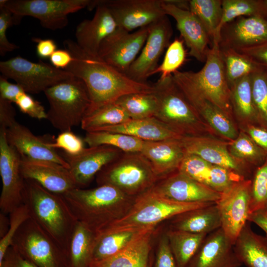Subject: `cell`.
<instances>
[{"label": "cell", "mask_w": 267, "mask_h": 267, "mask_svg": "<svg viewBox=\"0 0 267 267\" xmlns=\"http://www.w3.org/2000/svg\"><path fill=\"white\" fill-rule=\"evenodd\" d=\"M20 161L19 154L8 143L4 129L0 128V208L5 214H9L23 204L24 179L20 171Z\"/></svg>", "instance_id": "5bb4252c"}, {"label": "cell", "mask_w": 267, "mask_h": 267, "mask_svg": "<svg viewBox=\"0 0 267 267\" xmlns=\"http://www.w3.org/2000/svg\"><path fill=\"white\" fill-rule=\"evenodd\" d=\"M180 141L186 153L196 155L211 164L227 168L244 178L249 172L243 163L230 154L229 142L200 135L183 136Z\"/></svg>", "instance_id": "d4e9b609"}, {"label": "cell", "mask_w": 267, "mask_h": 267, "mask_svg": "<svg viewBox=\"0 0 267 267\" xmlns=\"http://www.w3.org/2000/svg\"><path fill=\"white\" fill-rule=\"evenodd\" d=\"M189 10L203 25L212 45L222 17V0H189Z\"/></svg>", "instance_id": "8d00e7d4"}, {"label": "cell", "mask_w": 267, "mask_h": 267, "mask_svg": "<svg viewBox=\"0 0 267 267\" xmlns=\"http://www.w3.org/2000/svg\"><path fill=\"white\" fill-rule=\"evenodd\" d=\"M152 267H178L165 232L159 239Z\"/></svg>", "instance_id": "816d5d0a"}, {"label": "cell", "mask_w": 267, "mask_h": 267, "mask_svg": "<svg viewBox=\"0 0 267 267\" xmlns=\"http://www.w3.org/2000/svg\"><path fill=\"white\" fill-rule=\"evenodd\" d=\"M212 165L196 155L186 153L178 171L208 186Z\"/></svg>", "instance_id": "bcb514c9"}, {"label": "cell", "mask_w": 267, "mask_h": 267, "mask_svg": "<svg viewBox=\"0 0 267 267\" xmlns=\"http://www.w3.org/2000/svg\"><path fill=\"white\" fill-rule=\"evenodd\" d=\"M78 221L96 231L125 215L136 198L110 184L77 187L61 195Z\"/></svg>", "instance_id": "3957f363"}, {"label": "cell", "mask_w": 267, "mask_h": 267, "mask_svg": "<svg viewBox=\"0 0 267 267\" xmlns=\"http://www.w3.org/2000/svg\"><path fill=\"white\" fill-rule=\"evenodd\" d=\"M254 104L261 125L267 127V68L259 65L250 75Z\"/></svg>", "instance_id": "7bdbcfd3"}, {"label": "cell", "mask_w": 267, "mask_h": 267, "mask_svg": "<svg viewBox=\"0 0 267 267\" xmlns=\"http://www.w3.org/2000/svg\"><path fill=\"white\" fill-rule=\"evenodd\" d=\"M157 100L154 118L183 136L199 135L201 117L176 84L172 75L152 84Z\"/></svg>", "instance_id": "5b68a950"}, {"label": "cell", "mask_w": 267, "mask_h": 267, "mask_svg": "<svg viewBox=\"0 0 267 267\" xmlns=\"http://www.w3.org/2000/svg\"><path fill=\"white\" fill-rule=\"evenodd\" d=\"M92 0H0V7L5 6L14 14L38 19L47 29L64 28L68 24V15L89 7Z\"/></svg>", "instance_id": "8fae6325"}, {"label": "cell", "mask_w": 267, "mask_h": 267, "mask_svg": "<svg viewBox=\"0 0 267 267\" xmlns=\"http://www.w3.org/2000/svg\"><path fill=\"white\" fill-rule=\"evenodd\" d=\"M65 49L73 57L65 70L85 84L90 105L86 116L99 108L115 102L121 96L133 93H151L153 85L134 81L109 65L98 55L86 53L76 42L67 39Z\"/></svg>", "instance_id": "6da1fadb"}, {"label": "cell", "mask_w": 267, "mask_h": 267, "mask_svg": "<svg viewBox=\"0 0 267 267\" xmlns=\"http://www.w3.org/2000/svg\"><path fill=\"white\" fill-rule=\"evenodd\" d=\"M267 43V20L260 16H242L228 22L220 33V48L236 51Z\"/></svg>", "instance_id": "ac0fdd59"}, {"label": "cell", "mask_w": 267, "mask_h": 267, "mask_svg": "<svg viewBox=\"0 0 267 267\" xmlns=\"http://www.w3.org/2000/svg\"><path fill=\"white\" fill-rule=\"evenodd\" d=\"M109 10L117 27L131 32L167 15L162 0H99Z\"/></svg>", "instance_id": "2e32d148"}, {"label": "cell", "mask_w": 267, "mask_h": 267, "mask_svg": "<svg viewBox=\"0 0 267 267\" xmlns=\"http://www.w3.org/2000/svg\"><path fill=\"white\" fill-rule=\"evenodd\" d=\"M181 90L196 92L213 103L230 117L233 114L230 89L227 83L219 43L209 49L203 68L199 71H177L172 75Z\"/></svg>", "instance_id": "277c9868"}, {"label": "cell", "mask_w": 267, "mask_h": 267, "mask_svg": "<svg viewBox=\"0 0 267 267\" xmlns=\"http://www.w3.org/2000/svg\"><path fill=\"white\" fill-rule=\"evenodd\" d=\"M233 112L246 125H261L252 97L250 75L235 82L230 88Z\"/></svg>", "instance_id": "836d02e7"}, {"label": "cell", "mask_w": 267, "mask_h": 267, "mask_svg": "<svg viewBox=\"0 0 267 267\" xmlns=\"http://www.w3.org/2000/svg\"><path fill=\"white\" fill-rule=\"evenodd\" d=\"M251 179V214L267 212V158L262 165L256 168Z\"/></svg>", "instance_id": "ee69618b"}, {"label": "cell", "mask_w": 267, "mask_h": 267, "mask_svg": "<svg viewBox=\"0 0 267 267\" xmlns=\"http://www.w3.org/2000/svg\"><path fill=\"white\" fill-rule=\"evenodd\" d=\"M149 26L133 33L117 27L102 42L98 56L118 71L127 75L146 42Z\"/></svg>", "instance_id": "4fadbf2b"}, {"label": "cell", "mask_w": 267, "mask_h": 267, "mask_svg": "<svg viewBox=\"0 0 267 267\" xmlns=\"http://www.w3.org/2000/svg\"><path fill=\"white\" fill-rule=\"evenodd\" d=\"M235 252L247 267H267V236L256 233L248 222L234 244Z\"/></svg>", "instance_id": "1f68e13d"}, {"label": "cell", "mask_w": 267, "mask_h": 267, "mask_svg": "<svg viewBox=\"0 0 267 267\" xmlns=\"http://www.w3.org/2000/svg\"><path fill=\"white\" fill-rule=\"evenodd\" d=\"M237 51L245 54L258 65L267 68V43Z\"/></svg>", "instance_id": "9f6ffc18"}, {"label": "cell", "mask_w": 267, "mask_h": 267, "mask_svg": "<svg viewBox=\"0 0 267 267\" xmlns=\"http://www.w3.org/2000/svg\"><path fill=\"white\" fill-rule=\"evenodd\" d=\"M92 131L122 133L144 141L180 139L183 136L154 117L142 119H130L119 125L102 127Z\"/></svg>", "instance_id": "4316f807"}, {"label": "cell", "mask_w": 267, "mask_h": 267, "mask_svg": "<svg viewBox=\"0 0 267 267\" xmlns=\"http://www.w3.org/2000/svg\"><path fill=\"white\" fill-rule=\"evenodd\" d=\"M162 1L166 14L175 20L177 28L189 50V54L200 62H205L210 48L208 45L211 42L201 22L190 10L178 7L169 0Z\"/></svg>", "instance_id": "ffe728a7"}, {"label": "cell", "mask_w": 267, "mask_h": 267, "mask_svg": "<svg viewBox=\"0 0 267 267\" xmlns=\"http://www.w3.org/2000/svg\"><path fill=\"white\" fill-rule=\"evenodd\" d=\"M200 117L216 132L231 141L238 132L231 118L217 105L199 94L188 90H181Z\"/></svg>", "instance_id": "4dcf8cb0"}, {"label": "cell", "mask_w": 267, "mask_h": 267, "mask_svg": "<svg viewBox=\"0 0 267 267\" xmlns=\"http://www.w3.org/2000/svg\"><path fill=\"white\" fill-rule=\"evenodd\" d=\"M98 185L110 184L136 197L151 189L159 178L141 152H123L96 175Z\"/></svg>", "instance_id": "8992f818"}, {"label": "cell", "mask_w": 267, "mask_h": 267, "mask_svg": "<svg viewBox=\"0 0 267 267\" xmlns=\"http://www.w3.org/2000/svg\"><path fill=\"white\" fill-rule=\"evenodd\" d=\"M115 102L125 111L131 119L154 117L157 109V100L153 92L126 94Z\"/></svg>", "instance_id": "ab89813d"}, {"label": "cell", "mask_w": 267, "mask_h": 267, "mask_svg": "<svg viewBox=\"0 0 267 267\" xmlns=\"http://www.w3.org/2000/svg\"><path fill=\"white\" fill-rule=\"evenodd\" d=\"M0 267H38L33 263L24 257L13 247L7 249Z\"/></svg>", "instance_id": "f5cc1de1"}, {"label": "cell", "mask_w": 267, "mask_h": 267, "mask_svg": "<svg viewBox=\"0 0 267 267\" xmlns=\"http://www.w3.org/2000/svg\"><path fill=\"white\" fill-rule=\"evenodd\" d=\"M15 104L22 113L32 118L46 119L47 113L44 106L25 91L18 96Z\"/></svg>", "instance_id": "f907efd6"}, {"label": "cell", "mask_w": 267, "mask_h": 267, "mask_svg": "<svg viewBox=\"0 0 267 267\" xmlns=\"http://www.w3.org/2000/svg\"><path fill=\"white\" fill-rule=\"evenodd\" d=\"M5 214H0V236L3 237L7 232L9 226V220L5 216Z\"/></svg>", "instance_id": "6125c7cd"}, {"label": "cell", "mask_w": 267, "mask_h": 267, "mask_svg": "<svg viewBox=\"0 0 267 267\" xmlns=\"http://www.w3.org/2000/svg\"><path fill=\"white\" fill-rule=\"evenodd\" d=\"M213 203H215L178 202L167 199L150 189L136 198L131 208L123 217L100 229L122 230L156 228L159 223L178 214Z\"/></svg>", "instance_id": "52a82bcc"}, {"label": "cell", "mask_w": 267, "mask_h": 267, "mask_svg": "<svg viewBox=\"0 0 267 267\" xmlns=\"http://www.w3.org/2000/svg\"><path fill=\"white\" fill-rule=\"evenodd\" d=\"M96 236L95 230L78 221L66 253L68 267H90Z\"/></svg>", "instance_id": "d6a6232c"}, {"label": "cell", "mask_w": 267, "mask_h": 267, "mask_svg": "<svg viewBox=\"0 0 267 267\" xmlns=\"http://www.w3.org/2000/svg\"><path fill=\"white\" fill-rule=\"evenodd\" d=\"M251 179L234 182L221 194L216 203L221 221V228L234 244L251 214Z\"/></svg>", "instance_id": "7c38bea8"}, {"label": "cell", "mask_w": 267, "mask_h": 267, "mask_svg": "<svg viewBox=\"0 0 267 267\" xmlns=\"http://www.w3.org/2000/svg\"><path fill=\"white\" fill-rule=\"evenodd\" d=\"M33 40L34 42L37 43V54L38 57L41 59L50 58L56 50V45L53 40L34 38Z\"/></svg>", "instance_id": "91938a15"}, {"label": "cell", "mask_w": 267, "mask_h": 267, "mask_svg": "<svg viewBox=\"0 0 267 267\" xmlns=\"http://www.w3.org/2000/svg\"><path fill=\"white\" fill-rule=\"evenodd\" d=\"M248 222H252L260 227L267 236V212H256L251 214Z\"/></svg>", "instance_id": "94428289"}, {"label": "cell", "mask_w": 267, "mask_h": 267, "mask_svg": "<svg viewBox=\"0 0 267 267\" xmlns=\"http://www.w3.org/2000/svg\"><path fill=\"white\" fill-rule=\"evenodd\" d=\"M22 17L12 13L8 8L0 7V55L4 56L7 52L18 49V45L10 43L6 37L7 29L13 25H18Z\"/></svg>", "instance_id": "c3c4849f"}, {"label": "cell", "mask_w": 267, "mask_h": 267, "mask_svg": "<svg viewBox=\"0 0 267 267\" xmlns=\"http://www.w3.org/2000/svg\"><path fill=\"white\" fill-rule=\"evenodd\" d=\"M183 40L176 39L170 43L166 51L161 64L158 66L153 75L160 73V78H165L173 75L185 62L186 51Z\"/></svg>", "instance_id": "f6af8a7d"}, {"label": "cell", "mask_w": 267, "mask_h": 267, "mask_svg": "<svg viewBox=\"0 0 267 267\" xmlns=\"http://www.w3.org/2000/svg\"><path fill=\"white\" fill-rule=\"evenodd\" d=\"M261 7V0H222V17L212 43H219L220 31L224 25L240 17L260 16Z\"/></svg>", "instance_id": "b9f144b4"}, {"label": "cell", "mask_w": 267, "mask_h": 267, "mask_svg": "<svg viewBox=\"0 0 267 267\" xmlns=\"http://www.w3.org/2000/svg\"><path fill=\"white\" fill-rule=\"evenodd\" d=\"M234 244L221 228L208 234L186 267H240Z\"/></svg>", "instance_id": "7402d4cb"}, {"label": "cell", "mask_w": 267, "mask_h": 267, "mask_svg": "<svg viewBox=\"0 0 267 267\" xmlns=\"http://www.w3.org/2000/svg\"><path fill=\"white\" fill-rule=\"evenodd\" d=\"M22 196L30 218L66 254L78 221L63 196L27 179H24Z\"/></svg>", "instance_id": "7a4b0ae2"}, {"label": "cell", "mask_w": 267, "mask_h": 267, "mask_svg": "<svg viewBox=\"0 0 267 267\" xmlns=\"http://www.w3.org/2000/svg\"><path fill=\"white\" fill-rule=\"evenodd\" d=\"M152 264H151V266H150V267H153V265H152Z\"/></svg>", "instance_id": "e7e4bbea"}, {"label": "cell", "mask_w": 267, "mask_h": 267, "mask_svg": "<svg viewBox=\"0 0 267 267\" xmlns=\"http://www.w3.org/2000/svg\"><path fill=\"white\" fill-rule=\"evenodd\" d=\"M151 189L167 199L184 203H216L221 194L178 170L160 178Z\"/></svg>", "instance_id": "e0dca14e"}, {"label": "cell", "mask_w": 267, "mask_h": 267, "mask_svg": "<svg viewBox=\"0 0 267 267\" xmlns=\"http://www.w3.org/2000/svg\"><path fill=\"white\" fill-rule=\"evenodd\" d=\"M9 226L5 235L0 240V263L11 246L13 239L21 225L30 218L27 207L22 204L10 214Z\"/></svg>", "instance_id": "7dc6e473"}, {"label": "cell", "mask_w": 267, "mask_h": 267, "mask_svg": "<svg viewBox=\"0 0 267 267\" xmlns=\"http://www.w3.org/2000/svg\"><path fill=\"white\" fill-rule=\"evenodd\" d=\"M0 71L7 79L15 81L27 93L37 94L72 79L70 72L42 60L29 61L17 56L0 62Z\"/></svg>", "instance_id": "9c48e42d"}, {"label": "cell", "mask_w": 267, "mask_h": 267, "mask_svg": "<svg viewBox=\"0 0 267 267\" xmlns=\"http://www.w3.org/2000/svg\"><path fill=\"white\" fill-rule=\"evenodd\" d=\"M140 152L159 178L178 171L186 154L180 139L145 141Z\"/></svg>", "instance_id": "484cf974"}, {"label": "cell", "mask_w": 267, "mask_h": 267, "mask_svg": "<svg viewBox=\"0 0 267 267\" xmlns=\"http://www.w3.org/2000/svg\"><path fill=\"white\" fill-rule=\"evenodd\" d=\"M260 16L267 20V0H261Z\"/></svg>", "instance_id": "be15d7a7"}, {"label": "cell", "mask_w": 267, "mask_h": 267, "mask_svg": "<svg viewBox=\"0 0 267 267\" xmlns=\"http://www.w3.org/2000/svg\"><path fill=\"white\" fill-rule=\"evenodd\" d=\"M123 151L109 145L90 146L80 154L69 155L65 159L79 188L88 185L97 173L106 165L117 158Z\"/></svg>", "instance_id": "44dd1931"}, {"label": "cell", "mask_w": 267, "mask_h": 267, "mask_svg": "<svg viewBox=\"0 0 267 267\" xmlns=\"http://www.w3.org/2000/svg\"><path fill=\"white\" fill-rule=\"evenodd\" d=\"M220 49L229 88L237 81L250 75L259 66L248 56L235 50Z\"/></svg>", "instance_id": "74e56055"}, {"label": "cell", "mask_w": 267, "mask_h": 267, "mask_svg": "<svg viewBox=\"0 0 267 267\" xmlns=\"http://www.w3.org/2000/svg\"><path fill=\"white\" fill-rule=\"evenodd\" d=\"M84 140L89 147L109 145L125 152H140L145 142L128 134L105 131L87 132Z\"/></svg>", "instance_id": "d590c367"}, {"label": "cell", "mask_w": 267, "mask_h": 267, "mask_svg": "<svg viewBox=\"0 0 267 267\" xmlns=\"http://www.w3.org/2000/svg\"><path fill=\"white\" fill-rule=\"evenodd\" d=\"M52 65L56 68L65 70L71 63L73 57L66 49H56L49 58Z\"/></svg>", "instance_id": "680465c9"}, {"label": "cell", "mask_w": 267, "mask_h": 267, "mask_svg": "<svg viewBox=\"0 0 267 267\" xmlns=\"http://www.w3.org/2000/svg\"><path fill=\"white\" fill-rule=\"evenodd\" d=\"M10 246L38 267H68L65 252L30 218L20 227Z\"/></svg>", "instance_id": "30bf717a"}, {"label": "cell", "mask_w": 267, "mask_h": 267, "mask_svg": "<svg viewBox=\"0 0 267 267\" xmlns=\"http://www.w3.org/2000/svg\"><path fill=\"white\" fill-rule=\"evenodd\" d=\"M4 130L8 143L21 157L52 161L69 169V165L65 158L49 146L50 141L35 135L28 128L17 121Z\"/></svg>", "instance_id": "cb8c5ba5"}, {"label": "cell", "mask_w": 267, "mask_h": 267, "mask_svg": "<svg viewBox=\"0 0 267 267\" xmlns=\"http://www.w3.org/2000/svg\"><path fill=\"white\" fill-rule=\"evenodd\" d=\"M178 267H186L208 234L168 228L165 231Z\"/></svg>", "instance_id": "e575fe53"}, {"label": "cell", "mask_w": 267, "mask_h": 267, "mask_svg": "<svg viewBox=\"0 0 267 267\" xmlns=\"http://www.w3.org/2000/svg\"><path fill=\"white\" fill-rule=\"evenodd\" d=\"M49 104L46 119L63 132L81 124L90 105L87 88L80 79H72L48 88L44 92Z\"/></svg>", "instance_id": "ba28073f"}, {"label": "cell", "mask_w": 267, "mask_h": 267, "mask_svg": "<svg viewBox=\"0 0 267 267\" xmlns=\"http://www.w3.org/2000/svg\"><path fill=\"white\" fill-rule=\"evenodd\" d=\"M228 149L236 160L256 168L262 165L267 158V153L244 132H240L234 139L229 142Z\"/></svg>", "instance_id": "f35d334b"}, {"label": "cell", "mask_w": 267, "mask_h": 267, "mask_svg": "<svg viewBox=\"0 0 267 267\" xmlns=\"http://www.w3.org/2000/svg\"><path fill=\"white\" fill-rule=\"evenodd\" d=\"M20 157V171L24 179L33 180L47 190L61 195L78 187L69 169L61 165Z\"/></svg>", "instance_id": "d6986e66"}, {"label": "cell", "mask_w": 267, "mask_h": 267, "mask_svg": "<svg viewBox=\"0 0 267 267\" xmlns=\"http://www.w3.org/2000/svg\"><path fill=\"white\" fill-rule=\"evenodd\" d=\"M169 220V228L193 233L208 234L221 227L216 203L184 212Z\"/></svg>", "instance_id": "83f0119b"}, {"label": "cell", "mask_w": 267, "mask_h": 267, "mask_svg": "<svg viewBox=\"0 0 267 267\" xmlns=\"http://www.w3.org/2000/svg\"><path fill=\"white\" fill-rule=\"evenodd\" d=\"M93 8H95L93 17L77 25L75 37L80 48L87 53L97 56L101 44L117 28V25L108 8L99 0H94Z\"/></svg>", "instance_id": "603a6c76"}, {"label": "cell", "mask_w": 267, "mask_h": 267, "mask_svg": "<svg viewBox=\"0 0 267 267\" xmlns=\"http://www.w3.org/2000/svg\"><path fill=\"white\" fill-rule=\"evenodd\" d=\"M246 133L253 141L267 153V127L261 125L247 124Z\"/></svg>", "instance_id": "11a10c76"}, {"label": "cell", "mask_w": 267, "mask_h": 267, "mask_svg": "<svg viewBox=\"0 0 267 267\" xmlns=\"http://www.w3.org/2000/svg\"><path fill=\"white\" fill-rule=\"evenodd\" d=\"M16 112L12 103L0 98V128L4 129L16 121Z\"/></svg>", "instance_id": "6f0895ef"}, {"label": "cell", "mask_w": 267, "mask_h": 267, "mask_svg": "<svg viewBox=\"0 0 267 267\" xmlns=\"http://www.w3.org/2000/svg\"><path fill=\"white\" fill-rule=\"evenodd\" d=\"M156 228L140 236L114 256L91 264L90 267H150L152 241Z\"/></svg>", "instance_id": "f1b7e54d"}, {"label": "cell", "mask_w": 267, "mask_h": 267, "mask_svg": "<svg viewBox=\"0 0 267 267\" xmlns=\"http://www.w3.org/2000/svg\"><path fill=\"white\" fill-rule=\"evenodd\" d=\"M84 141L71 131L61 132L54 141L49 143L52 148H60L69 155H76L85 148Z\"/></svg>", "instance_id": "681fc988"}, {"label": "cell", "mask_w": 267, "mask_h": 267, "mask_svg": "<svg viewBox=\"0 0 267 267\" xmlns=\"http://www.w3.org/2000/svg\"><path fill=\"white\" fill-rule=\"evenodd\" d=\"M149 229L112 230L102 228L96 231L92 263L109 258L118 254Z\"/></svg>", "instance_id": "f546056e"}, {"label": "cell", "mask_w": 267, "mask_h": 267, "mask_svg": "<svg viewBox=\"0 0 267 267\" xmlns=\"http://www.w3.org/2000/svg\"><path fill=\"white\" fill-rule=\"evenodd\" d=\"M173 33L167 15L151 24L146 42L127 75L137 82H147L158 67L161 55L170 44Z\"/></svg>", "instance_id": "9a60e30c"}, {"label": "cell", "mask_w": 267, "mask_h": 267, "mask_svg": "<svg viewBox=\"0 0 267 267\" xmlns=\"http://www.w3.org/2000/svg\"><path fill=\"white\" fill-rule=\"evenodd\" d=\"M130 119L125 111L115 102L86 116L81 125L82 129L87 132L102 127L119 125Z\"/></svg>", "instance_id": "60d3db41"}, {"label": "cell", "mask_w": 267, "mask_h": 267, "mask_svg": "<svg viewBox=\"0 0 267 267\" xmlns=\"http://www.w3.org/2000/svg\"><path fill=\"white\" fill-rule=\"evenodd\" d=\"M25 91L18 84L9 82L2 75L0 76V98L15 103L18 96Z\"/></svg>", "instance_id": "db71d44e"}]
</instances>
